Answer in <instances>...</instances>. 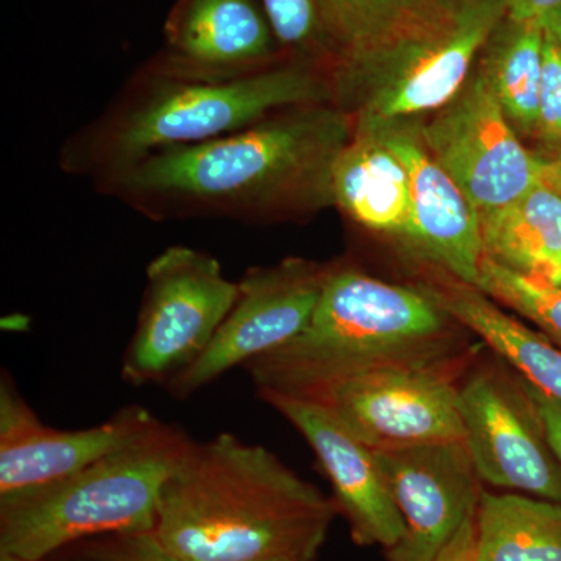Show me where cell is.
<instances>
[{
	"mask_svg": "<svg viewBox=\"0 0 561 561\" xmlns=\"http://www.w3.org/2000/svg\"><path fill=\"white\" fill-rule=\"evenodd\" d=\"M353 130L335 103L290 106L219 139L158 151L94 187L158 224L297 219L332 206V172Z\"/></svg>",
	"mask_w": 561,
	"mask_h": 561,
	"instance_id": "1",
	"label": "cell"
},
{
	"mask_svg": "<svg viewBox=\"0 0 561 561\" xmlns=\"http://www.w3.org/2000/svg\"><path fill=\"white\" fill-rule=\"evenodd\" d=\"M337 505L234 434L192 443L161 491L154 535L183 561H316Z\"/></svg>",
	"mask_w": 561,
	"mask_h": 561,
	"instance_id": "2",
	"label": "cell"
},
{
	"mask_svg": "<svg viewBox=\"0 0 561 561\" xmlns=\"http://www.w3.org/2000/svg\"><path fill=\"white\" fill-rule=\"evenodd\" d=\"M471 332L419 286H402L354 265L330 264L301 334L250 362L257 397L320 402L364 373L478 354Z\"/></svg>",
	"mask_w": 561,
	"mask_h": 561,
	"instance_id": "3",
	"label": "cell"
},
{
	"mask_svg": "<svg viewBox=\"0 0 561 561\" xmlns=\"http://www.w3.org/2000/svg\"><path fill=\"white\" fill-rule=\"evenodd\" d=\"M313 103H335L330 72L300 58L227 81L187 79L147 61L98 117L65 140L58 165L94 184L158 151L219 139Z\"/></svg>",
	"mask_w": 561,
	"mask_h": 561,
	"instance_id": "4",
	"label": "cell"
},
{
	"mask_svg": "<svg viewBox=\"0 0 561 561\" xmlns=\"http://www.w3.org/2000/svg\"><path fill=\"white\" fill-rule=\"evenodd\" d=\"M192 443L181 427L158 421L60 481L0 497V553L44 561L90 538L153 531L161 491Z\"/></svg>",
	"mask_w": 561,
	"mask_h": 561,
	"instance_id": "5",
	"label": "cell"
},
{
	"mask_svg": "<svg viewBox=\"0 0 561 561\" xmlns=\"http://www.w3.org/2000/svg\"><path fill=\"white\" fill-rule=\"evenodd\" d=\"M505 0H434L398 31L331 66L335 105L362 122L416 119L470 79Z\"/></svg>",
	"mask_w": 561,
	"mask_h": 561,
	"instance_id": "6",
	"label": "cell"
},
{
	"mask_svg": "<svg viewBox=\"0 0 561 561\" xmlns=\"http://www.w3.org/2000/svg\"><path fill=\"white\" fill-rule=\"evenodd\" d=\"M238 298L216 257L172 245L150 261L136 330L121 376L133 387L168 386L205 353Z\"/></svg>",
	"mask_w": 561,
	"mask_h": 561,
	"instance_id": "7",
	"label": "cell"
},
{
	"mask_svg": "<svg viewBox=\"0 0 561 561\" xmlns=\"http://www.w3.org/2000/svg\"><path fill=\"white\" fill-rule=\"evenodd\" d=\"M460 415L482 483L561 504L559 457L526 379L507 362L474 360L461 379Z\"/></svg>",
	"mask_w": 561,
	"mask_h": 561,
	"instance_id": "8",
	"label": "cell"
},
{
	"mask_svg": "<svg viewBox=\"0 0 561 561\" xmlns=\"http://www.w3.org/2000/svg\"><path fill=\"white\" fill-rule=\"evenodd\" d=\"M479 356L364 373L320 404L373 451L463 442L460 383Z\"/></svg>",
	"mask_w": 561,
	"mask_h": 561,
	"instance_id": "9",
	"label": "cell"
},
{
	"mask_svg": "<svg viewBox=\"0 0 561 561\" xmlns=\"http://www.w3.org/2000/svg\"><path fill=\"white\" fill-rule=\"evenodd\" d=\"M424 147L481 214L515 202L540 183V158L527 150L481 70L459 94L419 124Z\"/></svg>",
	"mask_w": 561,
	"mask_h": 561,
	"instance_id": "10",
	"label": "cell"
},
{
	"mask_svg": "<svg viewBox=\"0 0 561 561\" xmlns=\"http://www.w3.org/2000/svg\"><path fill=\"white\" fill-rule=\"evenodd\" d=\"M324 271L327 265L300 257L249 268L238 280V298L216 337L165 386L168 393L187 400L232 368H245L294 341L311 320Z\"/></svg>",
	"mask_w": 561,
	"mask_h": 561,
	"instance_id": "11",
	"label": "cell"
},
{
	"mask_svg": "<svg viewBox=\"0 0 561 561\" xmlns=\"http://www.w3.org/2000/svg\"><path fill=\"white\" fill-rule=\"evenodd\" d=\"M404 523L387 561H434L478 512L482 482L463 442L375 451Z\"/></svg>",
	"mask_w": 561,
	"mask_h": 561,
	"instance_id": "12",
	"label": "cell"
},
{
	"mask_svg": "<svg viewBox=\"0 0 561 561\" xmlns=\"http://www.w3.org/2000/svg\"><path fill=\"white\" fill-rule=\"evenodd\" d=\"M354 122L375 127L411 176V217L398 241L421 264L478 289L483 261L478 209L431 157L421 140L419 122Z\"/></svg>",
	"mask_w": 561,
	"mask_h": 561,
	"instance_id": "13",
	"label": "cell"
},
{
	"mask_svg": "<svg viewBox=\"0 0 561 561\" xmlns=\"http://www.w3.org/2000/svg\"><path fill=\"white\" fill-rule=\"evenodd\" d=\"M157 416L128 405L105 423L65 431L43 423L10 375L0 379V497L60 481L138 440Z\"/></svg>",
	"mask_w": 561,
	"mask_h": 561,
	"instance_id": "14",
	"label": "cell"
},
{
	"mask_svg": "<svg viewBox=\"0 0 561 561\" xmlns=\"http://www.w3.org/2000/svg\"><path fill=\"white\" fill-rule=\"evenodd\" d=\"M289 55L256 0H179L151 62L187 79L227 81L253 76Z\"/></svg>",
	"mask_w": 561,
	"mask_h": 561,
	"instance_id": "15",
	"label": "cell"
},
{
	"mask_svg": "<svg viewBox=\"0 0 561 561\" xmlns=\"http://www.w3.org/2000/svg\"><path fill=\"white\" fill-rule=\"evenodd\" d=\"M262 401L289 421L311 446L354 542L381 546L386 551L394 548L404 534V523L375 451L320 402L286 397H265Z\"/></svg>",
	"mask_w": 561,
	"mask_h": 561,
	"instance_id": "16",
	"label": "cell"
},
{
	"mask_svg": "<svg viewBox=\"0 0 561 561\" xmlns=\"http://www.w3.org/2000/svg\"><path fill=\"white\" fill-rule=\"evenodd\" d=\"M354 122V121H353ZM332 206L365 230L400 239L411 217V176L375 127L354 122L334 165Z\"/></svg>",
	"mask_w": 561,
	"mask_h": 561,
	"instance_id": "17",
	"label": "cell"
},
{
	"mask_svg": "<svg viewBox=\"0 0 561 561\" xmlns=\"http://www.w3.org/2000/svg\"><path fill=\"white\" fill-rule=\"evenodd\" d=\"M427 267V265H426ZM421 286L479 342L553 400L561 402V351L502 309L489 295L437 268Z\"/></svg>",
	"mask_w": 561,
	"mask_h": 561,
	"instance_id": "18",
	"label": "cell"
},
{
	"mask_svg": "<svg viewBox=\"0 0 561 561\" xmlns=\"http://www.w3.org/2000/svg\"><path fill=\"white\" fill-rule=\"evenodd\" d=\"M483 257L549 280L561 260V198L538 183L515 202L481 214Z\"/></svg>",
	"mask_w": 561,
	"mask_h": 561,
	"instance_id": "19",
	"label": "cell"
},
{
	"mask_svg": "<svg viewBox=\"0 0 561 561\" xmlns=\"http://www.w3.org/2000/svg\"><path fill=\"white\" fill-rule=\"evenodd\" d=\"M545 41V22L507 13L491 32L476 61L522 138L537 135Z\"/></svg>",
	"mask_w": 561,
	"mask_h": 561,
	"instance_id": "20",
	"label": "cell"
},
{
	"mask_svg": "<svg viewBox=\"0 0 561 561\" xmlns=\"http://www.w3.org/2000/svg\"><path fill=\"white\" fill-rule=\"evenodd\" d=\"M476 561H561V504L483 489L476 512Z\"/></svg>",
	"mask_w": 561,
	"mask_h": 561,
	"instance_id": "21",
	"label": "cell"
},
{
	"mask_svg": "<svg viewBox=\"0 0 561 561\" xmlns=\"http://www.w3.org/2000/svg\"><path fill=\"white\" fill-rule=\"evenodd\" d=\"M331 66L398 31L434 0H313ZM331 69V68H330Z\"/></svg>",
	"mask_w": 561,
	"mask_h": 561,
	"instance_id": "22",
	"label": "cell"
},
{
	"mask_svg": "<svg viewBox=\"0 0 561 561\" xmlns=\"http://www.w3.org/2000/svg\"><path fill=\"white\" fill-rule=\"evenodd\" d=\"M479 290L530 321L561 351V287L508 271L483 257Z\"/></svg>",
	"mask_w": 561,
	"mask_h": 561,
	"instance_id": "23",
	"label": "cell"
},
{
	"mask_svg": "<svg viewBox=\"0 0 561 561\" xmlns=\"http://www.w3.org/2000/svg\"><path fill=\"white\" fill-rule=\"evenodd\" d=\"M280 49L330 70L331 54L313 0H260Z\"/></svg>",
	"mask_w": 561,
	"mask_h": 561,
	"instance_id": "24",
	"label": "cell"
},
{
	"mask_svg": "<svg viewBox=\"0 0 561 561\" xmlns=\"http://www.w3.org/2000/svg\"><path fill=\"white\" fill-rule=\"evenodd\" d=\"M83 542L70 561H183L162 545L154 531L103 535Z\"/></svg>",
	"mask_w": 561,
	"mask_h": 561,
	"instance_id": "25",
	"label": "cell"
},
{
	"mask_svg": "<svg viewBox=\"0 0 561 561\" xmlns=\"http://www.w3.org/2000/svg\"><path fill=\"white\" fill-rule=\"evenodd\" d=\"M548 150L561 147V44L546 31L537 135Z\"/></svg>",
	"mask_w": 561,
	"mask_h": 561,
	"instance_id": "26",
	"label": "cell"
},
{
	"mask_svg": "<svg viewBox=\"0 0 561 561\" xmlns=\"http://www.w3.org/2000/svg\"><path fill=\"white\" fill-rule=\"evenodd\" d=\"M527 386H529L531 397L537 402V408L540 411L546 432H548V438L551 442L553 453L559 457L561 463V402L553 400L552 397H549V394H546L545 391H541L529 381H527Z\"/></svg>",
	"mask_w": 561,
	"mask_h": 561,
	"instance_id": "27",
	"label": "cell"
},
{
	"mask_svg": "<svg viewBox=\"0 0 561 561\" xmlns=\"http://www.w3.org/2000/svg\"><path fill=\"white\" fill-rule=\"evenodd\" d=\"M434 561H476V515L461 526Z\"/></svg>",
	"mask_w": 561,
	"mask_h": 561,
	"instance_id": "28",
	"label": "cell"
},
{
	"mask_svg": "<svg viewBox=\"0 0 561 561\" xmlns=\"http://www.w3.org/2000/svg\"><path fill=\"white\" fill-rule=\"evenodd\" d=\"M508 14L522 20H538L546 18L561 5V0H505Z\"/></svg>",
	"mask_w": 561,
	"mask_h": 561,
	"instance_id": "29",
	"label": "cell"
},
{
	"mask_svg": "<svg viewBox=\"0 0 561 561\" xmlns=\"http://www.w3.org/2000/svg\"><path fill=\"white\" fill-rule=\"evenodd\" d=\"M540 158V183L561 198V147L538 153Z\"/></svg>",
	"mask_w": 561,
	"mask_h": 561,
	"instance_id": "30",
	"label": "cell"
},
{
	"mask_svg": "<svg viewBox=\"0 0 561 561\" xmlns=\"http://www.w3.org/2000/svg\"><path fill=\"white\" fill-rule=\"evenodd\" d=\"M545 27L561 44V5L546 18Z\"/></svg>",
	"mask_w": 561,
	"mask_h": 561,
	"instance_id": "31",
	"label": "cell"
},
{
	"mask_svg": "<svg viewBox=\"0 0 561 561\" xmlns=\"http://www.w3.org/2000/svg\"><path fill=\"white\" fill-rule=\"evenodd\" d=\"M546 283H551L553 286L561 287V260L559 264H557L556 271H553L551 278L546 280Z\"/></svg>",
	"mask_w": 561,
	"mask_h": 561,
	"instance_id": "32",
	"label": "cell"
},
{
	"mask_svg": "<svg viewBox=\"0 0 561 561\" xmlns=\"http://www.w3.org/2000/svg\"><path fill=\"white\" fill-rule=\"evenodd\" d=\"M0 561H24L16 559V557L7 556V553H0Z\"/></svg>",
	"mask_w": 561,
	"mask_h": 561,
	"instance_id": "33",
	"label": "cell"
},
{
	"mask_svg": "<svg viewBox=\"0 0 561 561\" xmlns=\"http://www.w3.org/2000/svg\"><path fill=\"white\" fill-rule=\"evenodd\" d=\"M267 561H283V560H267Z\"/></svg>",
	"mask_w": 561,
	"mask_h": 561,
	"instance_id": "34",
	"label": "cell"
}]
</instances>
